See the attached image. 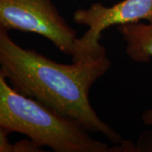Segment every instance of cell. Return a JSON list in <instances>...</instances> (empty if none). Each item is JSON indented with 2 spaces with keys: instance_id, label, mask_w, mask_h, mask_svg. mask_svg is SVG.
<instances>
[{
  "instance_id": "cell-1",
  "label": "cell",
  "mask_w": 152,
  "mask_h": 152,
  "mask_svg": "<svg viewBox=\"0 0 152 152\" xmlns=\"http://www.w3.org/2000/svg\"><path fill=\"white\" fill-rule=\"evenodd\" d=\"M110 65L106 54L72 64L57 63L37 51L21 48L0 28V70L16 91L88 131L120 144L124 141L122 136L100 118L89 98L92 85Z\"/></svg>"
},
{
  "instance_id": "cell-2",
  "label": "cell",
  "mask_w": 152,
  "mask_h": 152,
  "mask_svg": "<svg viewBox=\"0 0 152 152\" xmlns=\"http://www.w3.org/2000/svg\"><path fill=\"white\" fill-rule=\"evenodd\" d=\"M0 126L56 152L124 151L123 142L111 146L95 140L75 121L19 92L7 83L1 70Z\"/></svg>"
},
{
  "instance_id": "cell-3",
  "label": "cell",
  "mask_w": 152,
  "mask_h": 152,
  "mask_svg": "<svg viewBox=\"0 0 152 152\" xmlns=\"http://www.w3.org/2000/svg\"><path fill=\"white\" fill-rule=\"evenodd\" d=\"M0 28L40 35L72 59L77 53V33L51 0H0Z\"/></svg>"
},
{
  "instance_id": "cell-4",
  "label": "cell",
  "mask_w": 152,
  "mask_h": 152,
  "mask_svg": "<svg viewBox=\"0 0 152 152\" xmlns=\"http://www.w3.org/2000/svg\"><path fill=\"white\" fill-rule=\"evenodd\" d=\"M73 19L88 30L78 39L77 53L72 61L93 58L106 54L105 48L99 42L106 29L140 20L152 23V0H122L109 7L95 3L86 10H76Z\"/></svg>"
},
{
  "instance_id": "cell-5",
  "label": "cell",
  "mask_w": 152,
  "mask_h": 152,
  "mask_svg": "<svg viewBox=\"0 0 152 152\" xmlns=\"http://www.w3.org/2000/svg\"><path fill=\"white\" fill-rule=\"evenodd\" d=\"M126 42V53L137 63H148L152 58V23H133L118 26ZM143 123L152 125V108L142 115Z\"/></svg>"
},
{
  "instance_id": "cell-6",
  "label": "cell",
  "mask_w": 152,
  "mask_h": 152,
  "mask_svg": "<svg viewBox=\"0 0 152 152\" xmlns=\"http://www.w3.org/2000/svg\"><path fill=\"white\" fill-rule=\"evenodd\" d=\"M10 132L0 126V152H40L42 147L31 140H24L12 144L8 136Z\"/></svg>"
},
{
  "instance_id": "cell-7",
  "label": "cell",
  "mask_w": 152,
  "mask_h": 152,
  "mask_svg": "<svg viewBox=\"0 0 152 152\" xmlns=\"http://www.w3.org/2000/svg\"><path fill=\"white\" fill-rule=\"evenodd\" d=\"M132 152H152V128L140 135L135 144L133 145Z\"/></svg>"
}]
</instances>
